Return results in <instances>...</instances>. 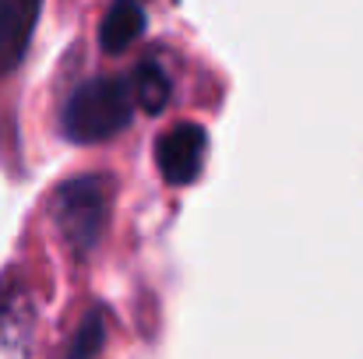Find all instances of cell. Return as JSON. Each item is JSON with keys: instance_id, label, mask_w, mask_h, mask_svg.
Instances as JSON below:
<instances>
[{"instance_id": "5b68a950", "label": "cell", "mask_w": 363, "mask_h": 359, "mask_svg": "<svg viewBox=\"0 0 363 359\" xmlns=\"http://www.w3.org/2000/svg\"><path fill=\"white\" fill-rule=\"evenodd\" d=\"M141 28H145V7L130 4V0H121V4H113L106 11V18L99 25V42H103L106 53H123L127 46H134Z\"/></svg>"}, {"instance_id": "3957f363", "label": "cell", "mask_w": 363, "mask_h": 359, "mask_svg": "<svg viewBox=\"0 0 363 359\" xmlns=\"http://www.w3.org/2000/svg\"><path fill=\"white\" fill-rule=\"evenodd\" d=\"M205 155H208V134L201 123H177L155 144V166H159L162 180L173 187L198 180Z\"/></svg>"}, {"instance_id": "6da1fadb", "label": "cell", "mask_w": 363, "mask_h": 359, "mask_svg": "<svg viewBox=\"0 0 363 359\" xmlns=\"http://www.w3.org/2000/svg\"><path fill=\"white\" fill-rule=\"evenodd\" d=\"M134 113V96L123 78H89L64 103V130L74 141H106L121 134Z\"/></svg>"}, {"instance_id": "7a4b0ae2", "label": "cell", "mask_w": 363, "mask_h": 359, "mask_svg": "<svg viewBox=\"0 0 363 359\" xmlns=\"http://www.w3.org/2000/svg\"><path fill=\"white\" fill-rule=\"evenodd\" d=\"M53 219L74 250H92L110 219V180L89 173L60 183L53 194Z\"/></svg>"}, {"instance_id": "52a82bcc", "label": "cell", "mask_w": 363, "mask_h": 359, "mask_svg": "<svg viewBox=\"0 0 363 359\" xmlns=\"http://www.w3.org/2000/svg\"><path fill=\"white\" fill-rule=\"evenodd\" d=\"M103 346V321L92 314L89 321H85V328L74 335V342H71V349H67V356L64 359H92V353Z\"/></svg>"}, {"instance_id": "277c9868", "label": "cell", "mask_w": 363, "mask_h": 359, "mask_svg": "<svg viewBox=\"0 0 363 359\" xmlns=\"http://www.w3.org/2000/svg\"><path fill=\"white\" fill-rule=\"evenodd\" d=\"M39 18L35 0H0V74L18 67Z\"/></svg>"}, {"instance_id": "8992f818", "label": "cell", "mask_w": 363, "mask_h": 359, "mask_svg": "<svg viewBox=\"0 0 363 359\" xmlns=\"http://www.w3.org/2000/svg\"><path fill=\"white\" fill-rule=\"evenodd\" d=\"M130 81H134V85H130V96H134V103H138L145 113H162V110H166L173 85H169V74H166V67H162L159 60H141V64L134 67Z\"/></svg>"}]
</instances>
